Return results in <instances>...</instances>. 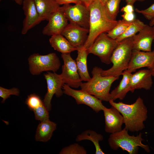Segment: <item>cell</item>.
<instances>
[{"instance_id":"obj_1","label":"cell","mask_w":154,"mask_h":154,"mask_svg":"<svg viewBox=\"0 0 154 154\" xmlns=\"http://www.w3.org/2000/svg\"><path fill=\"white\" fill-rule=\"evenodd\" d=\"M109 102L122 115L125 127L128 131L137 132L145 128L144 122L147 118V110L143 100L140 97L131 104L122 102L117 103L112 100Z\"/></svg>"},{"instance_id":"obj_2","label":"cell","mask_w":154,"mask_h":154,"mask_svg":"<svg viewBox=\"0 0 154 154\" xmlns=\"http://www.w3.org/2000/svg\"><path fill=\"white\" fill-rule=\"evenodd\" d=\"M90 10L89 32L83 48L88 49L101 33H107L117 24L118 21L110 19L106 15L100 0H96L88 7Z\"/></svg>"},{"instance_id":"obj_3","label":"cell","mask_w":154,"mask_h":154,"mask_svg":"<svg viewBox=\"0 0 154 154\" xmlns=\"http://www.w3.org/2000/svg\"><path fill=\"white\" fill-rule=\"evenodd\" d=\"M102 69L95 66L91 72L92 77L88 81L82 83L81 90L92 95L102 101H110V91L112 84L119 77L103 76Z\"/></svg>"},{"instance_id":"obj_4","label":"cell","mask_w":154,"mask_h":154,"mask_svg":"<svg viewBox=\"0 0 154 154\" xmlns=\"http://www.w3.org/2000/svg\"><path fill=\"white\" fill-rule=\"evenodd\" d=\"M132 42L131 37L118 43L111 58L113 65L108 70H102V76L119 77L124 71L127 69L133 49Z\"/></svg>"},{"instance_id":"obj_5","label":"cell","mask_w":154,"mask_h":154,"mask_svg":"<svg viewBox=\"0 0 154 154\" xmlns=\"http://www.w3.org/2000/svg\"><path fill=\"white\" fill-rule=\"evenodd\" d=\"M142 136L141 132L136 136L129 135L128 131L124 127L119 131L111 133L108 143L110 148L114 150H117L121 148L129 154H136L140 147L149 153L150 150L148 145L142 143L144 139Z\"/></svg>"},{"instance_id":"obj_6","label":"cell","mask_w":154,"mask_h":154,"mask_svg":"<svg viewBox=\"0 0 154 154\" xmlns=\"http://www.w3.org/2000/svg\"><path fill=\"white\" fill-rule=\"evenodd\" d=\"M28 60L30 72L33 75H39L44 71L55 72L61 65L59 58L54 52L45 55L34 53L29 56Z\"/></svg>"},{"instance_id":"obj_7","label":"cell","mask_w":154,"mask_h":154,"mask_svg":"<svg viewBox=\"0 0 154 154\" xmlns=\"http://www.w3.org/2000/svg\"><path fill=\"white\" fill-rule=\"evenodd\" d=\"M116 39L110 37L106 33L100 34L88 49L89 54L98 56L101 61L106 64L111 62L113 51L118 44Z\"/></svg>"},{"instance_id":"obj_8","label":"cell","mask_w":154,"mask_h":154,"mask_svg":"<svg viewBox=\"0 0 154 154\" xmlns=\"http://www.w3.org/2000/svg\"><path fill=\"white\" fill-rule=\"evenodd\" d=\"M60 8L70 23L89 29L90 10L83 4L64 5Z\"/></svg>"},{"instance_id":"obj_9","label":"cell","mask_w":154,"mask_h":154,"mask_svg":"<svg viewBox=\"0 0 154 154\" xmlns=\"http://www.w3.org/2000/svg\"><path fill=\"white\" fill-rule=\"evenodd\" d=\"M64 64L60 75L64 84L71 88H78L82 84V80L78 73L76 61L70 54H62Z\"/></svg>"},{"instance_id":"obj_10","label":"cell","mask_w":154,"mask_h":154,"mask_svg":"<svg viewBox=\"0 0 154 154\" xmlns=\"http://www.w3.org/2000/svg\"><path fill=\"white\" fill-rule=\"evenodd\" d=\"M62 89L64 93L73 98L78 105H86L96 113L103 110L105 107L102 101L81 90L74 89L66 84L63 85Z\"/></svg>"},{"instance_id":"obj_11","label":"cell","mask_w":154,"mask_h":154,"mask_svg":"<svg viewBox=\"0 0 154 154\" xmlns=\"http://www.w3.org/2000/svg\"><path fill=\"white\" fill-rule=\"evenodd\" d=\"M47 85V92L43 100V102L48 111L51 109V101L53 95L59 97L64 94L62 90L64 84L60 74L55 72H47L44 74Z\"/></svg>"},{"instance_id":"obj_12","label":"cell","mask_w":154,"mask_h":154,"mask_svg":"<svg viewBox=\"0 0 154 154\" xmlns=\"http://www.w3.org/2000/svg\"><path fill=\"white\" fill-rule=\"evenodd\" d=\"M89 29L70 23L61 34L64 36L77 50L83 47L87 39Z\"/></svg>"},{"instance_id":"obj_13","label":"cell","mask_w":154,"mask_h":154,"mask_svg":"<svg viewBox=\"0 0 154 154\" xmlns=\"http://www.w3.org/2000/svg\"><path fill=\"white\" fill-rule=\"evenodd\" d=\"M22 5L25 18L23 21L21 33L22 35H25L43 21L38 13L33 0H23Z\"/></svg>"},{"instance_id":"obj_14","label":"cell","mask_w":154,"mask_h":154,"mask_svg":"<svg viewBox=\"0 0 154 154\" xmlns=\"http://www.w3.org/2000/svg\"><path fill=\"white\" fill-rule=\"evenodd\" d=\"M154 66V50L144 51L133 49L127 70L132 73L137 70L147 67L151 70Z\"/></svg>"},{"instance_id":"obj_15","label":"cell","mask_w":154,"mask_h":154,"mask_svg":"<svg viewBox=\"0 0 154 154\" xmlns=\"http://www.w3.org/2000/svg\"><path fill=\"white\" fill-rule=\"evenodd\" d=\"M60 7L50 16L48 23L42 30L43 34L52 36L61 34L68 25V20Z\"/></svg>"},{"instance_id":"obj_16","label":"cell","mask_w":154,"mask_h":154,"mask_svg":"<svg viewBox=\"0 0 154 154\" xmlns=\"http://www.w3.org/2000/svg\"><path fill=\"white\" fill-rule=\"evenodd\" d=\"M133 49L144 51H151L154 40L153 27L146 24L139 33L132 37Z\"/></svg>"},{"instance_id":"obj_17","label":"cell","mask_w":154,"mask_h":154,"mask_svg":"<svg viewBox=\"0 0 154 154\" xmlns=\"http://www.w3.org/2000/svg\"><path fill=\"white\" fill-rule=\"evenodd\" d=\"M103 111L104 116L105 131L112 133L121 130L124 120L119 112L112 106L110 108L105 107Z\"/></svg>"},{"instance_id":"obj_18","label":"cell","mask_w":154,"mask_h":154,"mask_svg":"<svg viewBox=\"0 0 154 154\" xmlns=\"http://www.w3.org/2000/svg\"><path fill=\"white\" fill-rule=\"evenodd\" d=\"M152 76L151 71L148 69L140 70L132 74L130 91L133 93L136 89L150 90L153 84Z\"/></svg>"},{"instance_id":"obj_19","label":"cell","mask_w":154,"mask_h":154,"mask_svg":"<svg viewBox=\"0 0 154 154\" xmlns=\"http://www.w3.org/2000/svg\"><path fill=\"white\" fill-rule=\"evenodd\" d=\"M132 73L126 69L121 74L122 78L118 86L110 93V100H123L130 90V79Z\"/></svg>"},{"instance_id":"obj_20","label":"cell","mask_w":154,"mask_h":154,"mask_svg":"<svg viewBox=\"0 0 154 154\" xmlns=\"http://www.w3.org/2000/svg\"><path fill=\"white\" fill-rule=\"evenodd\" d=\"M42 21H48L51 15L59 9L60 5L57 0H33Z\"/></svg>"},{"instance_id":"obj_21","label":"cell","mask_w":154,"mask_h":154,"mask_svg":"<svg viewBox=\"0 0 154 154\" xmlns=\"http://www.w3.org/2000/svg\"><path fill=\"white\" fill-rule=\"evenodd\" d=\"M56 127V124L49 119L40 121L36 130L35 140L43 142L48 141L51 139Z\"/></svg>"},{"instance_id":"obj_22","label":"cell","mask_w":154,"mask_h":154,"mask_svg":"<svg viewBox=\"0 0 154 154\" xmlns=\"http://www.w3.org/2000/svg\"><path fill=\"white\" fill-rule=\"evenodd\" d=\"M51 46L57 51L62 54H69L77 49L61 34L51 36L49 39Z\"/></svg>"},{"instance_id":"obj_23","label":"cell","mask_w":154,"mask_h":154,"mask_svg":"<svg viewBox=\"0 0 154 154\" xmlns=\"http://www.w3.org/2000/svg\"><path fill=\"white\" fill-rule=\"evenodd\" d=\"M77 51L78 55L76 62L78 73L82 81H88L91 78L87 66V57L89 54L88 50L82 47Z\"/></svg>"},{"instance_id":"obj_24","label":"cell","mask_w":154,"mask_h":154,"mask_svg":"<svg viewBox=\"0 0 154 154\" xmlns=\"http://www.w3.org/2000/svg\"><path fill=\"white\" fill-rule=\"evenodd\" d=\"M103 139V136L102 134L98 133L94 130L89 129L86 130L78 135L75 140L77 142L84 140L90 141L95 146V154H104L105 153L101 149L99 144V142L102 141Z\"/></svg>"},{"instance_id":"obj_25","label":"cell","mask_w":154,"mask_h":154,"mask_svg":"<svg viewBox=\"0 0 154 154\" xmlns=\"http://www.w3.org/2000/svg\"><path fill=\"white\" fill-rule=\"evenodd\" d=\"M145 25L146 24L139 19H135L125 32L116 40L119 43L125 39L131 37L139 32Z\"/></svg>"},{"instance_id":"obj_26","label":"cell","mask_w":154,"mask_h":154,"mask_svg":"<svg viewBox=\"0 0 154 154\" xmlns=\"http://www.w3.org/2000/svg\"><path fill=\"white\" fill-rule=\"evenodd\" d=\"M132 23L127 22L123 19L119 20L115 26L107 33L110 37L116 39L125 32Z\"/></svg>"},{"instance_id":"obj_27","label":"cell","mask_w":154,"mask_h":154,"mask_svg":"<svg viewBox=\"0 0 154 154\" xmlns=\"http://www.w3.org/2000/svg\"><path fill=\"white\" fill-rule=\"evenodd\" d=\"M121 0H108L104 5L106 13L110 19L116 20Z\"/></svg>"},{"instance_id":"obj_28","label":"cell","mask_w":154,"mask_h":154,"mask_svg":"<svg viewBox=\"0 0 154 154\" xmlns=\"http://www.w3.org/2000/svg\"><path fill=\"white\" fill-rule=\"evenodd\" d=\"M86 151L82 146L77 143L71 144L63 148L60 154H86Z\"/></svg>"},{"instance_id":"obj_29","label":"cell","mask_w":154,"mask_h":154,"mask_svg":"<svg viewBox=\"0 0 154 154\" xmlns=\"http://www.w3.org/2000/svg\"><path fill=\"white\" fill-rule=\"evenodd\" d=\"M25 103L29 108L33 111L44 103L40 97L35 94L28 96Z\"/></svg>"},{"instance_id":"obj_30","label":"cell","mask_w":154,"mask_h":154,"mask_svg":"<svg viewBox=\"0 0 154 154\" xmlns=\"http://www.w3.org/2000/svg\"><path fill=\"white\" fill-rule=\"evenodd\" d=\"M35 119L40 121L49 119L48 111L44 103L33 111Z\"/></svg>"},{"instance_id":"obj_31","label":"cell","mask_w":154,"mask_h":154,"mask_svg":"<svg viewBox=\"0 0 154 154\" xmlns=\"http://www.w3.org/2000/svg\"><path fill=\"white\" fill-rule=\"evenodd\" d=\"M19 90L17 88L14 87L7 89L1 86L0 87V97L3 99L1 102L2 103H4L5 100L10 97V95L19 96Z\"/></svg>"},{"instance_id":"obj_32","label":"cell","mask_w":154,"mask_h":154,"mask_svg":"<svg viewBox=\"0 0 154 154\" xmlns=\"http://www.w3.org/2000/svg\"><path fill=\"white\" fill-rule=\"evenodd\" d=\"M135 11L142 14L147 19L151 20L154 18V3L147 8L144 10H139L137 8Z\"/></svg>"},{"instance_id":"obj_33","label":"cell","mask_w":154,"mask_h":154,"mask_svg":"<svg viewBox=\"0 0 154 154\" xmlns=\"http://www.w3.org/2000/svg\"><path fill=\"white\" fill-rule=\"evenodd\" d=\"M121 16L123 19L128 22H132L135 19V16L133 12L130 13H124Z\"/></svg>"},{"instance_id":"obj_34","label":"cell","mask_w":154,"mask_h":154,"mask_svg":"<svg viewBox=\"0 0 154 154\" xmlns=\"http://www.w3.org/2000/svg\"><path fill=\"white\" fill-rule=\"evenodd\" d=\"M58 3L60 5L74 3L75 4L82 3L80 0H57Z\"/></svg>"},{"instance_id":"obj_35","label":"cell","mask_w":154,"mask_h":154,"mask_svg":"<svg viewBox=\"0 0 154 154\" xmlns=\"http://www.w3.org/2000/svg\"><path fill=\"white\" fill-rule=\"evenodd\" d=\"M121 11L124 13H133L134 11L133 5L127 4L121 9Z\"/></svg>"},{"instance_id":"obj_36","label":"cell","mask_w":154,"mask_h":154,"mask_svg":"<svg viewBox=\"0 0 154 154\" xmlns=\"http://www.w3.org/2000/svg\"><path fill=\"white\" fill-rule=\"evenodd\" d=\"M82 3L87 7H89V6L94 2L96 0H80Z\"/></svg>"},{"instance_id":"obj_37","label":"cell","mask_w":154,"mask_h":154,"mask_svg":"<svg viewBox=\"0 0 154 154\" xmlns=\"http://www.w3.org/2000/svg\"><path fill=\"white\" fill-rule=\"evenodd\" d=\"M127 4H130L133 5L137 1L143 2L145 0H125Z\"/></svg>"},{"instance_id":"obj_38","label":"cell","mask_w":154,"mask_h":154,"mask_svg":"<svg viewBox=\"0 0 154 154\" xmlns=\"http://www.w3.org/2000/svg\"><path fill=\"white\" fill-rule=\"evenodd\" d=\"M15 2L18 5H22L23 0H12Z\"/></svg>"},{"instance_id":"obj_39","label":"cell","mask_w":154,"mask_h":154,"mask_svg":"<svg viewBox=\"0 0 154 154\" xmlns=\"http://www.w3.org/2000/svg\"><path fill=\"white\" fill-rule=\"evenodd\" d=\"M149 25L152 27L154 26V18L150 21Z\"/></svg>"},{"instance_id":"obj_40","label":"cell","mask_w":154,"mask_h":154,"mask_svg":"<svg viewBox=\"0 0 154 154\" xmlns=\"http://www.w3.org/2000/svg\"><path fill=\"white\" fill-rule=\"evenodd\" d=\"M150 70L151 71L152 76H154V66L152 69Z\"/></svg>"},{"instance_id":"obj_41","label":"cell","mask_w":154,"mask_h":154,"mask_svg":"<svg viewBox=\"0 0 154 154\" xmlns=\"http://www.w3.org/2000/svg\"><path fill=\"white\" fill-rule=\"evenodd\" d=\"M108 0H100V1L103 5H104Z\"/></svg>"},{"instance_id":"obj_42","label":"cell","mask_w":154,"mask_h":154,"mask_svg":"<svg viewBox=\"0 0 154 154\" xmlns=\"http://www.w3.org/2000/svg\"><path fill=\"white\" fill-rule=\"evenodd\" d=\"M153 27V30H154V27Z\"/></svg>"},{"instance_id":"obj_43","label":"cell","mask_w":154,"mask_h":154,"mask_svg":"<svg viewBox=\"0 0 154 154\" xmlns=\"http://www.w3.org/2000/svg\"><path fill=\"white\" fill-rule=\"evenodd\" d=\"M0 1H1V0H0Z\"/></svg>"}]
</instances>
